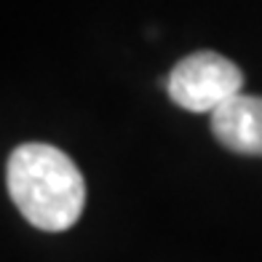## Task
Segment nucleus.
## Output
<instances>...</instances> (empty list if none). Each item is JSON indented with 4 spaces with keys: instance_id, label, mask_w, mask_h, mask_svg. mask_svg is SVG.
I'll list each match as a JSON object with an SVG mask.
<instances>
[{
    "instance_id": "1",
    "label": "nucleus",
    "mask_w": 262,
    "mask_h": 262,
    "mask_svg": "<svg viewBox=\"0 0 262 262\" xmlns=\"http://www.w3.org/2000/svg\"><path fill=\"white\" fill-rule=\"evenodd\" d=\"M8 193L30 225L49 233L67 230L80 220L86 182L73 158L59 147L27 142L8 158Z\"/></svg>"
},
{
    "instance_id": "2",
    "label": "nucleus",
    "mask_w": 262,
    "mask_h": 262,
    "mask_svg": "<svg viewBox=\"0 0 262 262\" xmlns=\"http://www.w3.org/2000/svg\"><path fill=\"white\" fill-rule=\"evenodd\" d=\"M241 86V70L214 51L185 56L169 75V97L190 113H214L228 99L238 97Z\"/></svg>"
},
{
    "instance_id": "3",
    "label": "nucleus",
    "mask_w": 262,
    "mask_h": 262,
    "mask_svg": "<svg viewBox=\"0 0 262 262\" xmlns=\"http://www.w3.org/2000/svg\"><path fill=\"white\" fill-rule=\"evenodd\" d=\"M211 131L220 145L238 156L262 158V99L246 94L228 99L211 113Z\"/></svg>"
}]
</instances>
